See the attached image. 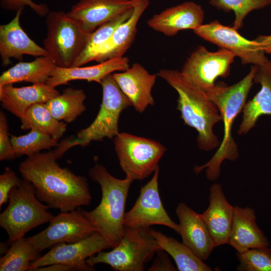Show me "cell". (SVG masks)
Returning <instances> with one entry per match:
<instances>
[{
    "mask_svg": "<svg viewBox=\"0 0 271 271\" xmlns=\"http://www.w3.org/2000/svg\"><path fill=\"white\" fill-rule=\"evenodd\" d=\"M68 150L61 141L54 150L27 157L19 165L23 178L33 184L38 199L60 212L88 206L92 200L86 177L57 163Z\"/></svg>",
    "mask_w": 271,
    "mask_h": 271,
    "instance_id": "6da1fadb",
    "label": "cell"
},
{
    "mask_svg": "<svg viewBox=\"0 0 271 271\" xmlns=\"http://www.w3.org/2000/svg\"><path fill=\"white\" fill-rule=\"evenodd\" d=\"M157 75L178 93L177 109L184 123L198 132V148L205 151L218 148L220 143L213 127L222 118L217 106L205 91L181 71L163 69Z\"/></svg>",
    "mask_w": 271,
    "mask_h": 271,
    "instance_id": "7a4b0ae2",
    "label": "cell"
},
{
    "mask_svg": "<svg viewBox=\"0 0 271 271\" xmlns=\"http://www.w3.org/2000/svg\"><path fill=\"white\" fill-rule=\"evenodd\" d=\"M258 68V66L253 65L242 79L232 85L218 83L203 89L219 111L224 124V136L219 148L209 161L201 166H195L194 171L196 174L205 169L207 179L215 181L220 175L222 162L225 160L234 161L238 158V148L232 137V128L235 118L243 110Z\"/></svg>",
    "mask_w": 271,
    "mask_h": 271,
    "instance_id": "3957f363",
    "label": "cell"
},
{
    "mask_svg": "<svg viewBox=\"0 0 271 271\" xmlns=\"http://www.w3.org/2000/svg\"><path fill=\"white\" fill-rule=\"evenodd\" d=\"M89 177L100 186L101 199L98 205L90 211L80 209L112 248L119 242L122 234L125 206L129 189L133 181L125 177L117 179L103 166L95 163L88 171Z\"/></svg>",
    "mask_w": 271,
    "mask_h": 271,
    "instance_id": "277c9868",
    "label": "cell"
},
{
    "mask_svg": "<svg viewBox=\"0 0 271 271\" xmlns=\"http://www.w3.org/2000/svg\"><path fill=\"white\" fill-rule=\"evenodd\" d=\"M112 249L99 251L86 263L93 266L105 263L117 271H143L145 264L162 249L150 228L125 225L118 243Z\"/></svg>",
    "mask_w": 271,
    "mask_h": 271,
    "instance_id": "5b68a950",
    "label": "cell"
},
{
    "mask_svg": "<svg viewBox=\"0 0 271 271\" xmlns=\"http://www.w3.org/2000/svg\"><path fill=\"white\" fill-rule=\"evenodd\" d=\"M49 207L37 198L33 184L24 179L12 189L7 207L0 214V226L7 232L11 243L32 229L49 222L53 214Z\"/></svg>",
    "mask_w": 271,
    "mask_h": 271,
    "instance_id": "8992f818",
    "label": "cell"
},
{
    "mask_svg": "<svg viewBox=\"0 0 271 271\" xmlns=\"http://www.w3.org/2000/svg\"><path fill=\"white\" fill-rule=\"evenodd\" d=\"M47 34L44 48L56 67H72L84 50L90 34L63 11H50L46 16Z\"/></svg>",
    "mask_w": 271,
    "mask_h": 271,
    "instance_id": "52a82bcc",
    "label": "cell"
},
{
    "mask_svg": "<svg viewBox=\"0 0 271 271\" xmlns=\"http://www.w3.org/2000/svg\"><path fill=\"white\" fill-rule=\"evenodd\" d=\"M102 89V102L93 121L78 132L74 139L76 146L85 147L93 141L104 138L114 139L119 133L118 121L121 113L131 105L112 74L105 77L100 84Z\"/></svg>",
    "mask_w": 271,
    "mask_h": 271,
    "instance_id": "ba28073f",
    "label": "cell"
},
{
    "mask_svg": "<svg viewBox=\"0 0 271 271\" xmlns=\"http://www.w3.org/2000/svg\"><path fill=\"white\" fill-rule=\"evenodd\" d=\"M120 167L126 177L133 181L148 177L157 168L166 149L161 143L126 132L114 138Z\"/></svg>",
    "mask_w": 271,
    "mask_h": 271,
    "instance_id": "9c48e42d",
    "label": "cell"
},
{
    "mask_svg": "<svg viewBox=\"0 0 271 271\" xmlns=\"http://www.w3.org/2000/svg\"><path fill=\"white\" fill-rule=\"evenodd\" d=\"M42 231L27 237L40 252L60 243H73L84 239L97 231L82 212L80 207L54 216Z\"/></svg>",
    "mask_w": 271,
    "mask_h": 271,
    "instance_id": "30bf717a",
    "label": "cell"
},
{
    "mask_svg": "<svg viewBox=\"0 0 271 271\" xmlns=\"http://www.w3.org/2000/svg\"><path fill=\"white\" fill-rule=\"evenodd\" d=\"M194 32L204 40L230 51L239 57L243 64L259 66L268 60L265 53L254 40L244 38L233 27L223 25L217 20L202 24Z\"/></svg>",
    "mask_w": 271,
    "mask_h": 271,
    "instance_id": "8fae6325",
    "label": "cell"
},
{
    "mask_svg": "<svg viewBox=\"0 0 271 271\" xmlns=\"http://www.w3.org/2000/svg\"><path fill=\"white\" fill-rule=\"evenodd\" d=\"M159 174L158 166L151 180L142 187L133 206L125 213L123 224L147 228L154 225H164L179 234V224L171 219L162 202L158 187Z\"/></svg>",
    "mask_w": 271,
    "mask_h": 271,
    "instance_id": "7c38bea8",
    "label": "cell"
},
{
    "mask_svg": "<svg viewBox=\"0 0 271 271\" xmlns=\"http://www.w3.org/2000/svg\"><path fill=\"white\" fill-rule=\"evenodd\" d=\"M235 57L225 49L210 52L200 46L188 57L181 71L201 88L206 89L214 86L218 77L228 76Z\"/></svg>",
    "mask_w": 271,
    "mask_h": 271,
    "instance_id": "4fadbf2b",
    "label": "cell"
},
{
    "mask_svg": "<svg viewBox=\"0 0 271 271\" xmlns=\"http://www.w3.org/2000/svg\"><path fill=\"white\" fill-rule=\"evenodd\" d=\"M112 248L109 242L99 232L73 243H60L52 247L45 254L31 264L30 271L53 264H65L78 267L80 270H94L86 260L105 249Z\"/></svg>",
    "mask_w": 271,
    "mask_h": 271,
    "instance_id": "5bb4252c",
    "label": "cell"
},
{
    "mask_svg": "<svg viewBox=\"0 0 271 271\" xmlns=\"http://www.w3.org/2000/svg\"><path fill=\"white\" fill-rule=\"evenodd\" d=\"M133 7V0H79L67 14L88 34Z\"/></svg>",
    "mask_w": 271,
    "mask_h": 271,
    "instance_id": "9a60e30c",
    "label": "cell"
},
{
    "mask_svg": "<svg viewBox=\"0 0 271 271\" xmlns=\"http://www.w3.org/2000/svg\"><path fill=\"white\" fill-rule=\"evenodd\" d=\"M175 212L179 220V234L182 242L200 259L207 260L215 247L201 214L183 202L178 204Z\"/></svg>",
    "mask_w": 271,
    "mask_h": 271,
    "instance_id": "2e32d148",
    "label": "cell"
},
{
    "mask_svg": "<svg viewBox=\"0 0 271 271\" xmlns=\"http://www.w3.org/2000/svg\"><path fill=\"white\" fill-rule=\"evenodd\" d=\"M204 12L199 5L185 2L156 14L147 21L148 26L167 36H173L179 31H193L203 24Z\"/></svg>",
    "mask_w": 271,
    "mask_h": 271,
    "instance_id": "e0dca14e",
    "label": "cell"
},
{
    "mask_svg": "<svg viewBox=\"0 0 271 271\" xmlns=\"http://www.w3.org/2000/svg\"><path fill=\"white\" fill-rule=\"evenodd\" d=\"M24 9L16 12L8 23L0 26V56L3 67L11 64V59L22 61L23 56H47L46 50L37 45L21 27L20 19Z\"/></svg>",
    "mask_w": 271,
    "mask_h": 271,
    "instance_id": "ac0fdd59",
    "label": "cell"
},
{
    "mask_svg": "<svg viewBox=\"0 0 271 271\" xmlns=\"http://www.w3.org/2000/svg\"><path fill=\"white\" fill-rule=\"evenodd\" d=\"M112 75L137 111L143 112L148 106L154 105L152 91L157 74H150L143 66L136 63Z\"/></svg>",
    "mask_w": 271,
    "mask_h": 271,
    "instance_id": "d6986e66",
    "label": "cell"
},
{
    "mask_svg": "<svg viewBox=\"0 0 271 271\" xmlns=\"http://www.w3.org/2000/svg\"><path fill=\"white\" fill-rule=\"evenodd\" d=\"M234 206L227 201L222 186L218 183L210 188L209 205L201 214L215 247L227 244L232 226Z\"/></svg>",
    "mask_w": 271,
    "mask_h": 271,
    "instance_id": "ffe728a7",
    "label": "cell"
},
{
    "mask_svg": "<svg viewBox=\"0 0 271 271\" xmlns=\"http://www.w3.org/2000/svg\"><path fill=\"white\" fill-rule=\"evenodd\" d=\"M60 92L46 83L33 84L21 87L9 84L0 87L2 107L20 119L28 109L38 103H46Z\"/></svg>",
    "mask_w": 271,
    "mask_h": 271,
    "instance_id": "44dd1931",
    "label": "cell"
},
{
    "mask_svg": "<svg viewBox=\"0 0 271 271\" xmlns=\"http://www.w3.org/2000/svg\"><path fill=\"white\" fill-rule=\"evenodd\" d=\"M234 208L227 244L233 247L237 252L255 247L269 246V240L256 223L254 209L239 206H234Z\"/></svg>",
    "mask_w": 271,
    "mask_h": 271,
    "instance_id": "7402d4cb",
    "label": "cell"
},
{
    "mask_svg": "<svg viewBox=\"0 0 271 271\" xmlns=\"http://www.w3.org/2000/svg\"><path fill=\"white\" fill-rule=\"evenodd\" d=\"M129 67L128 58L124 56L108 59L90 66L56 67L46 83L54 88L76 80L100 84L107 75L115 71H124Z\"/></svg>",
    "mask_w": 271,
    "mask_h": 271,
    "instance_id": "603a6c76",
    "label": "cell"
},
{
    "mask_svg": "<svg viewBox=\"0 0 271 271\" xmlns=\"http://www.w3.org/2000/svg\"><path fill=\"white\" fill-rule=\"evenodd\" d=\"M133 1L132 15L116 28L109 39L98 51L93 61L100 63L108 59L123 57L132 45L136 38L138 21L150 3V0Z\"/></svg>",
    "mask_w": 271,
    "mask_h": 271,
    "instance_id": "cb8c5ba5",
    "label": "cell"
},
{
    "mask_svg": "<svg viewBox=\"0 0 271 271\" xmlns=\"http://www.w3.org/2000/svg\"><path fill=\"white\" fill-rule=\"evenodd\" d=\"M253 81L259 83L261 88L244 106L242 121L237 131L239 135L247 133L261 116L271 115V60L258 66Z\"/></svg>",
    "mask_w": 271,
    "mask_h": 271,
    "instance_id": "d4e9b609",
    "label": "cell"
},
{
    "mask_svg": "<svg viewBox=\"0 0 271 271\" xmlns=\"http://www.w3.org/2000/svg\"><path fill=\"white\" fill-rule=\"evenodd\" d=\"M56 67L48 55L37 57L30 62H20L2 73L0 87L21 82L46 83Z\"/></svg>",
    "mask_w": 271,
    "mask_h": 271,
    "instance_id": "484cf974",
    "label": "cell"
},
{
    "mask_svg": "<svg viewBox=\"0 0 271 271\" xmlns=\"http://www.w3.org/2000/svg\"><path fill=\"white\" fill-rule=\"evenodd\" d=\"M151 232L161 249L175 261L179 271H212V269L200 259L183 242L166 236L159 231L150 229Z\"/></svg>",
    "mask_w": 271,
    "mask_h": 271,
    "instance_id": "4316f807",
    "label": "cell"
},
{
    "mask_svg": "<svg viewBox=\"0 0 271 271\" xmlns=\"http://www.w3.org/2000/svg\"><path fill=\"white\" fill-rule=\"evenodd\" d=\"M86 95L82 89L68 87L46 103L53 116L59 121L71 123L86 110Z\"/></svg>",
    "mask_w": 271,
    "mask_h": 271,
    "instance_id": "83f0119b",
    "label": "cell"
},
{
    "mask_svg": "<svg viewBox=\"0 0 271 271\" xmlns=\"http://www.w3.org/2000/svg\"><path fill=\"white\" fill-rule=\"evenodd\" d=\"M23 130L36 129L58 141L67 129V124L55 118L46 103H38L30 106L21 119Z\"/></svg>",
    "mask_w": 271,
    "mask_h": 271,
    "instance_id": "f1b7e54d",
    "label": "cell"
},
{
    "mask_svg": "<svg viewBox=\"0 0 271 271\" xmlns=\"http://www.w3.org/2000/svg\"><path fill=\"white\" fill-rule=\"evenodd\" d=\"M133 8L118 15L98 27L90 34L85 48L72 67L82 66L93 59L116 28L132 15Z\"/></svg>",
    "mask_w": 271,
    "mask_h": 271,
    "instance_id": "f546056e",
    "label": "cell"
},
{
    "mask_svg": "<svg viewBox=\"0 0 271 271\" xmlns=\"http://www.w3.org/2000/svg\"><path fill=\"white\" fill-rule=\"evenodd\" d=\"M38 251L27 238L17 239L0 258L1 271L29 270L31 261L40 257Z\"/></svg>",
    "mask_w": 271,
    "mask_h": 271,
    "instance_id": "4dcf8cb0",
    "label": "cell"
},
{
    "mask_svg": "<svg viewBox=\"0 0 271 271\" xmlns=\"http://www.w3.org/2000/svg\"><path fill=\"white\" fill-rule=\"evenodd\" d=\"M10 138L17 157L31 156L42 150L56 147L58 144V142L50 136L34 128L26 134L11 135Z\"/></svg>",
    "mask_w": 271,
    "mask_h": 271,
    "instance_id": "1f68e13d",
    "label": "cell"
},
{
    "mask_svg": "<svg viewBox=\"0 0 271 271\" xmlns=\"http://www.w3.org/2000/svg\"><path fill=\"white\" fill-rule=\"evenodd\" d=\"M210 4L224 11H233V27L238 30L243 25L245 17L251 11L271 4V0H210Z\"/></svg>",
    "mask_w": 271,
    "mask_h": 271,
    "instance_id": "d6a6232c",
    "label": "cell"
},
{
    "mask_svg": "<svg viewBox=\"0 0 271 271\" xmlns=\"http://www.w3.org/2000/svg\"><path fill=\"white\" fill-rule=\"evenodd\" d=\"M236 255L239 263L238 271H271V248L269 246L255 247Z\"/></svg>",
    "mask_w": 271,
    "mask_h": 271,
    "instance_id": "836d02e7",
    "label": "cell"
},
{
    "mask_svg": "<svg viewBox=\"0 0 271 271\" xmlns=\"http://www.w3.org/2000/svg\"><path fill=\"white\" fill-rule=\"evenodd\" d=\"M9 125L6 114L0 112V160H13L17 158L9 134Z\"/></svg>",
    "mask_w": 271,
    "mask_h": 271,
    "instance_id": "e575fe53",
    "label": "cell"
},
{
    "mask_svg": "<svg viewBox=\"0 0 271 271\" xmlns=\"http://www.w3.org/2000/svg\"><path fill=\"white\" fill-rule=\"evenodd\" d=\"M1 6L6 10L16 12L28 6L40 17L46 16L50 12L46 4H38L32 0H1Z\"/></svg>",
    "mask_w": 271,
    "mask_h": 271,
    "instance_id": "d590c367",
    "label": "cell"
},
{
    "mask_svg": "<svg viewBox=\"0 0 271 271\" xmlns=\"http://www.w3.org/2000/svg\"><path fill=\"white\" fill-rule=\"evenodd\" d=\"M21 180L9 167L0 175V208L9 201L11 191L20 184Z\"/></svg>",
    "mask_w": 271,
    "mask_h": 271,
    "instance_id": "8d00e7d4",
    "label": "cell"
},
{
    "mask_svg": "<svg viewBox=\"0 0 271 271\" xmlns=\"http://www.w3.org/2000/svg\"><path fill=\"white\" fill-rule=\"evenodd\" d=\"M157 256L152 265L149 268L150 271H175L177 269L172 264L168 253L161 249L157 252Z\"/></svg>",
    "mask_w": 271,
    "mask_h": 271,
    "instance_id": "74e56055",
    "label": "cell"
},
{
    "mask_svg": "<svg viewBox=\"0 0 271 271\" xmlns=\"http://www.w3.org/2000/svg\"><path fill=\"white\" fill-rule=\"evenodd\" d=\"M80 270V269L75 265L65 264H53L47 266L37 268L34 271H68Z\"/></svg>",
    "mask_w": 271,
    "mask_h": 271,
    "instance_id": "f35d334b",
    "label": "cell"
},
{
    "mask_svg": "<svg viewBox=\"0 0 271 271\" xmlns=\"http://www.w3.org/2000/svg\"><path fill=\"white\" fill-rule=\"evenodd\" d=\"M254 40L265 53L271 54V35H259Z\"/></svg>",
    "mask_w": 271,
    "mask_h": 271,
    "instance_id": "ab89813d",
    "label": "cell"
}]
</instances>
